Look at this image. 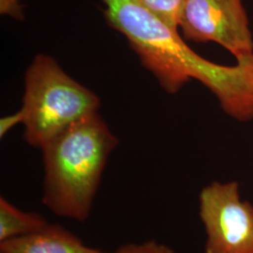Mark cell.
<instances>
[{"instance_id":"6da1fadb","label":"cell","mask_w":253,"mask_h":253,"mask_svg":"<svg viewBox=\"0 0 253 253\" xmlns=\"http://www.w3.org/2000/svg\"><path fill=\"white\" fill-rule=\"evenodd\" d=\"M109 26L126 38L163 89L174 94L195 79L217 98L230 117L253 118V59L235 66L213 63L196 54L173 28L134 0H101Z\"/></svg>"},{"instance_id":"7a4b0ae2","label":"cell","mask_w":253,"mask_h":253,"mask_svg":"<svg viewBox=\"0 0 253 253\" xmlns=\"http://www.w3.org/2000/svg\"><path fill=\"white\" fill-rule=\"evenodd\" d=\"M96 113L66 128L41 148L44 164L42 202L55 215L84 221L109 155L118 145Z\"/></svg>"},{"instance_id":"3957f363","label":"cell","mask_w":253,"mask_h":253,"mask_svg":"<svg viewBox=\"0 0 253 253\" xmlns=\"http://www.w3.org/2000/svg\"><path fill=\"white\" fill-rule=\"evenodd\" d=\"M99 97L64 72L53 57L38 54L25 79L24 137L42 147L83 118L96 114Z\"/></svg>"},{"instance_id":"277c9868","label":"cell","mask_w":253,"mask_h":253,"mask_svg":"<svg viewBox=\"0 0 253 253\" xmlns=\"http://www.w3.org/2000/svg\"><path fill=\"white\" fill-rule=\"evenodd\" d=\"M186 39L216 42L237 61L253 59V39L242 0H183L178 19Z\"/></svg>"},{"instance_id":"5b68a950","label":"cell","mask_w":253,"mask_h":253,"mask_svg":"<svg viewBox=\"0 0 253 253\" xmlns=\"http://www.w3.org/2000/svg\"><path fill=\"white\" fill-rule=\"evenodd\" d=\"M206 253H253V206L236 182H213L200 193Z\"/></svg>"},{"instance_id":"8992f818","label":"cell","mask_w":253,"mask_h":253,"mask_svg":"<svg viewBox=\"0 0 253 253\" xmlns=\"http://www.w3.org/2000/svg\"><path fill=\"white\" fill-rule=\"evenodd\" d=\"M1 253H105L84 244L62 227L47 224L30 235L0 242Z\"/></svg>"},{"instance_id":"52a82bcc","label":"cell","mask_w":253,"mask_h":253,"mask_svg":"<svg viewBox=\"0 0 253 253\" xmlns=\"http://www.w3.org/2000/svg\"><path fill=\"white\" fill-rule=\"evenodd\" d=\"M47 224L41 215L24 212L0 198V242L36 233Z\"/></svg>"},{"instance_id":"ba28073f","label":"cell","mask_w":253,"mask_h":253,"mask_svg":"<svg viewBox=\"0 0 253 253\" xmlns=\"http://www.w3.org/2000/svg\"><path fill=\"white\" fill-rule=\"evenodd\" d=\"M145 9L163 19L165 23L178 29V19L183 0H134Z\"/></svg>"},{"instance_id":"9c48e42d","label":"cell","mask_w":253,"mask_h":253,"mask_svg":"<svg viewBox=\"0 0 253 253\" xmlns=\"http://www.w3.org/2000/svg\"><path fill=\"white\" fill-rule=\"evenodd\" d=\"M115 253H175L166 245L156 241H148L142 244H129L122 246Z\"/></svg>"},{"instance_id":"30bf717a","label":"cell","mask_w":253,"mask_h":253,"mask_svg":"<svg viewBox=\"0 0 253 253\" xmlns=\"http://www.w3.org/2000/svg\"><path fill=\"white\" fill-rule=\"evenodd\" d=\"M23 122H24V115H23L22 110H20L17 113H15L11 116L1 118V120H0V136H1V138L3 136L6 135L13 126H16L19 123H23Z\"/></svg>"}]
</instances>
